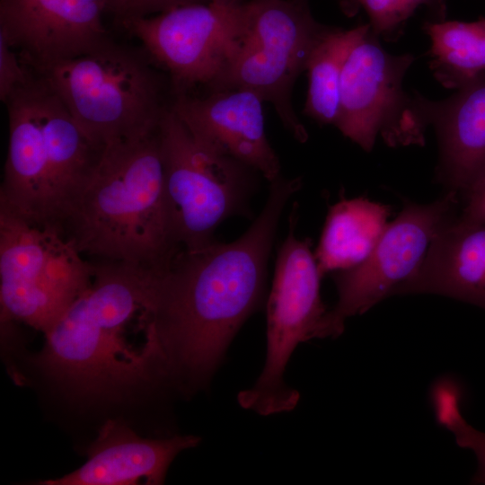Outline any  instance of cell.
Instances as JSON below:
<instances>
[{"label":"cell","mask_w":485,"mask_h":485,"mask_svg":"<svg viewBox=\"0 0 485 485\" xmlns=\"http://www.w3.org/2000/svg\"><path fill=\"white\" fill-rule=\"evenodd\" d=\"M301 178L270 183L257 218L231 242L180 248L154 273L152 314L167 381L188 394L205 388L232 340L260 306L278 225Z\"/></svg>","instance_id":"cell-1"},{"label":"cell","mask_w":485,"mask_h":485,"mask_svg":"<svg viewBox=\"0 0 485 485\" xmlns=\"http://www.w3.org/2000/svg\"><path fill=\"white\" fill-rule=\"evenodd\" d=\"M154 271L120 262L94 265L88 287L45 332L35 361L54 381L85 399L114 400L166 379L152 315Z\"/></svg>","instance_id":"cell-2"},{"label":"cell","mask_w":485,"mask_h":485,"mask_svg":"<svg viewBox=\"0 0 485 485\" xmlns=\"http://www.w3.org/2000/svg\"><path fill=\"white\" fill-rule=\"evenodd\" d=\"M157 129L103 148L62 225L81 254L156 271L180 249L170 225Z\"/></svg>","instance_id":"cell-3"},{"label":"cell","mask_w":485,"mask_h":485,"mask_svg":"<svg viewBox=\"0 0 485 485\" xmlns=\"http://www.w3.org/2000/svg\"><path fill=\"white\" fill-rule=\"evenodd\" d=\"M28 66L44 79L86 137L101 148L154 132L173 100L168 75L144 48L119 44L110 38L86 54Z\"/></svg>","instance_id":"cell-4"},{"label":"cell","mask_w":485,"mask_h":485,"mask_svg":"<svg viewBox=\"0 0 485 485\" xmlns=\"http://www.w3.org/2000/svg\"><path fill=\"white\" fill-rule=\"evenodd\" d=\"M327 25L308 3L248 0L222 72L207 90L244 89L270 102L284 128L300 143L308 133L292 104V92Z\"/></svg>","instance_id":"cell-5"},{"label":"cell","mask_w":485,"mask_h":485,"mask_svg":"<svg viewBox=\"0 0 485 485\" xmlns=\"http://www.w3.org/2000/svg\"><path fill=\"white\" fill-rule=\"evenodd\" d=\"M56 227L0 203L1 321L46 332L90 285L94 265Z\"/></svg>","instance_id":"cell-6"},{"label":"cell","mask_w":485,"mask_h":485,"mask_svg":"<svg viewBox=\"0 0 485 485\" xmlns=\"http://www.w3.org/2000/svg\"><path fill=\"white\" fill-rule=\"evenodd\" d=\"M295 209L276 260L267 301V355L254 385L239 392V404L261 416L292 410L299 392L284 379L296 346L312 339L331 338L328 313L320 293L322 278L309 238L295 234Z\"/></svg>","instance_id":"cell-7"},{"label":"cell","mask_w":485,"mask_h":485,"mask_svg":"<svg viewBox=\"0 0 485 485\" xmlns=\"http://www.w3.org/2000/svg\"><path fill=\"white\" fill-rule=\"evenodd\" d=\"M170 225L177 246L212 242L216 227L247 207L250 167L198 143L171 107L158 129Z\"/></svg>","instance_id":"cell-8"},{"label":"cell","mask_w":485,"mask_h":485,"mask_svg":"<svg viewBox=\"0 0 485 485\" xmlns=\"http://www.w3.org/2000/svg\"><path fill=\"white\" fill-rule=\"evenodd\" d=\"M414 62L410 54L393 55L371 30L350 52L342 72L335 127L370 151L380 136L390 146L422 145L429 125L428 99L403 88Z\"/></svg>","instance_id":"cell-9"},{"label":"cell","mask_w":485,"mask_h":485,"mask_svg":"<svg viewBox=\"0 0 485 485\" xmlns=\"http://www.w3.org/2000/svg\"><path fill=\"white\" fill-rule=\"evenodd\" d=\"M458 194L448 191L428 204L407 202L387 224L367 258L334 277L338 300L329 310L332 338L345 329L348 318L367 312L393 294L419 268L444 224L455 215Z\"/></svg>","instance_id":"cell-10"},{"label":"cell","mask_w":485,"mask_h":485,"mask_svg":"<svg viewBox=\"0 0 485 485\" xmlns=\"http://www.w3.org/2000/svg\"><path fill=\"white\" fill-rule=\"evenodd\" d=\"M244 2V1H243ZM242 3L190 4L119 24L169 77L173 96L208 88L222 72Z\"/></svg>","instance_id":"cell-11"},{"label":"cell","mask_w":485,"mask_h":485,"mask_svg":"<svg viewBox=\"0 0 485 485\" xmlns=\"http://www.w3.org/2000/svg\"><path fill=\"white\" fill-rule=\"evenodd\" d=\"M263 102L249 90L220 89L203 96L176 94L172 109L201 146L271 183L280 177V162L267 137Z\"/></svg>","instance_id":"cell-12"},{"label":"cell","mask_w":485,"mask_h":485,"mask_svg":"<svg viewBox=\"0 0 485 485\" xmlns=\"http://www.w3.org/2000/svg\"><path fill=\"white\" fill-rule=\"evenodd\" d=\"M106 0H0V31L21 60L38 66L75 57L110 37Z\"/></svg>","instance_id":"cell-13"},{"label":"cell","mask_w":485,"mask_h":485,"mask_svg":"<svg viewBox=\"0 0 485 485\" xmlns=\"http://www.w3.org/2000/svg\"><path fill=\"white\" fill-rule=\"evenodd\" d=\"M28 70L24 83L4 103L9 139L0 203L33 225L58 228L51 204L48 149L42 126L37 75L31 68Z\"/></svg>","instance_id":"cell-14"},{"label":"cell","mask_w":485,"mask_h":485,"mask_svg":"<svg viewBox=\"0 0 485 485\" xmlns=\"http://www.w3.org/2000/svg\"><path fill=\"white\" fill-rule=\"evenodd\" d=\"M200 437L173 436L145 438L124 424L110 420L101 428L88 451L87 461L61 478L44 485H128L163 483L166 472L183 450L197 446Z\"/></svg>","instance_id":"cell-15"},{"label":"cell","mask_w":485,"mask_h":485,"mask_svg":"<svg viewBox=\"0 0 485 485\" xmlns=\"http://www.w3.org/2000/svg\"><path fill=\"white\" fill-rule=\"evenodd\" d=\"M435 294L485 309V224L456 215L434 236L417 271L392 295Z\"/></svg>","instance_id":"cell-16"},{"label":"cell","mask_w":485,"mask_h":485,"mask_svg":"<svg viewBox=\"0 0 485 485\" xmlns=\"http://www.w3.org/2000/svg\"><path fill=\"white\" fill-rule=\"evenodd\" d=\"M427 108L438 138L439 180L464 195L485 172V76L445 100L428 99Z\"/></svg>","instance_id":"cell-17"},{"label":"cell","mask_w":485,"mask_h":485,"mask_svg":"<svg viewBox=\"0 0 485 485\" xmlns=\"http://www.w3.org/2000/svg\"><path fill=\"white\" fill-rule=\"evenodd\" d=\"M35 74L48 149L53 216L57 226L62 230L70 204L94 171L103 148L86 137L59 97Z\"/></svg>","instance_id":"cell-18"},{"label":"cell","mask_w":485,"mask_h":485,"mask_svg":"<svg viewBox=\"0 0 485 485\" xmlns=\"http://www.w3.org/2000/svg\"><path fill=\"white\" fill-rule=\"evenodd\" d=\"M390 207L364 198L331 207L315 251L319 271L346 270L364 261L387 225Z\"/></svg>","instance_id":"cell-19"},{"label":"cell","mask_w":485,"mask_h":485,"mask_svg":"<svg viewBox=\"0 0 485 485\" xmlns=\"http://www.w3.org/2000/svg\"><path fill=\"white\" fill-rule=\"evenodd\" d=\"M429 67L445 88L458 90L485 76V18L475 22L430 21Z\"/></svg>","instance_id":"cell-20"},{"label":"cell","mask_w":485,"mask_h":485,"mask_svg":"<svg viewBox=\"0 0 485 485\" xmlns=\"http://www.w3.org/2000/svg\"><path fill=\"white\" fill-rule=\"evenodd\" d=\"M369 31L367 23L349 30L327 26L322 32L306 64L308 90L303 110L304 115L320 124L335 125L345 63Z\"/></svg>","instance_id":"cell-21"},{"label":"cell","mask_w":485,"mask_h":485,"mask_svg":"<svg viewBox=\"0 0 485 485\" xmlns=\"http://www.w3.org/2000/svg\"><path fill=\"white\" fill-rule=\"evenodd\" d=\"M342 11L348 16L363 9L369 18L371 31L386 40L396 39L408 20L420 7L429 8L444 21L445 0H339Z\"/></svg>","instance_id":"cell-22"},{"label":"cell","mask_w":485,"mask_h":485,"mask_svg":"<svg viewBox=\"0 0 485 485\" xmlns=\"http://www.w3.org/2000/svg\"><path fill=\"white\" fill-rule=\"evenodd\" d=\"M461 396L447 393L435 401L437 420L450 430L456 444L472 450L478 461V471L472 482L485 484V434L477 430L464 419L460 409Z\"/></svg>","instance_id":"cell-23"},{"label":"cell","mask_w":485,"mask_h":485,"mask_svg":"<svg viewBox=\"0 0 485 485\" xmlns=\"http://www.w3.org/2000/svg\"><path fill=\"white\" fill-rule=\"evenodd\" d=\"M245 0H106V13L117 24L122 22L151 16L172 8L190 4H237Z\"/></svg>","instance_id":"cell-24"},{"label":"cell","mask_w":485,"mask_h":485,"mask_svg":"<svg viewBox=\"0 0 485 485\" xmlns=\"http://www.w3.org/2000/svg\"><path fill=\"white\" fill-rule=\"evenodd\" d=\"M28 67L21 60L7 37L0 31V99L5 103L28 76Z\"/></svg>","instance_id":"cell-25"},{"label":"cell","mask_w":485,"mask_h":485,"mask_svg":"<svg viewBox=\"0 0 485 485\" xmlns=\"http://www.w3.org/2000/svg\"><path fill=\"white\" fill-rule=\"evenodd\" d=\"M465 202L459 219L485 224V172L464 194Z\"/></svg>","instance_id":"cell-26"},{"label":"cell","mask_w":485,"mask_h":485,"mask_svg":"<svg viewBox=\"0 0 485 485\" xmlns=\"http://www.w3.org/2000/svg\"><path fill=\"white\" fill-rule=\"evenodd\" d=\"M295 1H298V2H301V3H308V0H295Z\"/></svg>","instance_id":"cell-27"}]
</instances>
